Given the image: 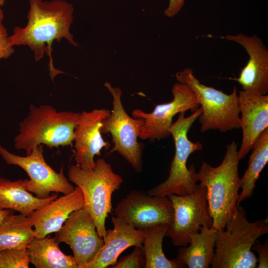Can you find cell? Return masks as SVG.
<instances>
[{"mask_svg": "<svg viewBox=\"0 0 268 268\" xmlns=\"http://www.w3.org/2000/svg\"><path fill=\"white\" fill-rule=\"evenodd\" d=\"M114 213L141 230L162 223L170 225L174 218L172 202L167 196H151L142 191L130 192L117 203Z\"/></svg>", "mask_w": 268, "mask_h": 268, "instance_id": "12", "label": "cell"}, {"mask_svg": "<svg viewBox=\"0 0 268 268\" xmlns=\"http://www.w3.org/2000/svg\"><path fill=\"white\" fill-rule=\"evenodd\" d=\"M0 155L7 164L17 165L26 172L30 179L23 180L24 187L38 198H47L52 193L66 195L74 189L65 177L63 167L58 173L46 162L41 144L26 156L12 153L0 144Z\"/></svg>", "mask_w": 268, "mask_h": 268, "instance_id": "9", "label": "cell"}, {"mask_svg": "<svg viewBox=\"0 0 268 268\" xmlns=\"http://www.w3.org/2000/svg\"><path fill=\"white\" fill-rule=\"evenodd\" d=\"M170 225L162 223L143 229V251L145 268H184L175 259L169 260L164 255L162 243Z\"/></svg>", "mask_w": 268, "mask_h": 268, "instance_id": "24", "label": "cell"}, {"mask_svg": "<svg viewBox=\"0 0 268 268\" xmlns=\"http://www.w3.org/2000/svg\"><path fill=\"white\" fill-rule=\"evenodd\" d=\"M84 200L81 189L76 186L64 195L34 211L28 216L35 237L43 238L58 231L73 211L81 209Z\"/></svg>", "mask_w": 268, "mask_h": 268, "instance_id": "17", "label": "cell"}, {"mask_svg": "<svg viewBox=\"0 0 268 268\" xmlns=\"http://www.w3.org/2000/svg\"><path fill=\"white\" fill-rule=\"evenodd\" d=\"M167 197L172 202L174 218L165 236L171 238L174 246H188L190 236L199 232L202 226L212 227L213 220L208 211L204 185L197 184L190 195L170 194Z\"/></svg>", "mask_w": 268, "mask_h": 268, "instance_id": "10", "label": "cell"}, {"mask_svg": "<svg viewBox=\"0 0 268 268\" xmlns=\"http://www.w3.org/2000/svg\"><path fill=\"white\" fill-rule=\"evenodd\" d=\"M177 81L188 85L193 91L202 113L198 118L202 133L218 130L222 133L240 129V116L237 89L230 94L202 84L192 69L186 67L177 72Z\"/></svg>", "mask_w": 268, "mask_h": 268, "instance_id": "7", "label": "cell"}, {"mask_svg": "<svg viewBox=\"0 0 268 268\" xmlns=\"http://www.w3.org/2000/svg\"><path fill=\"white\" fill-rule=\"evenodd\" d=\"M29 264L26 249H7L0 251V268H28Z\"/></svg>", "mask_w": 268, "mask_h": 268, "instance_id": "25", "label": "cell"}, {"mask_svg": "<svg viewBox=\"0 0 268 268\" xmlns=\"http://www.w3.org/2000/svg\"><path fill=\"white\" fill-rule=\"evenodd\" d=\"M6 0H0V24H2L4 18L3 12L1 9V6H3Z\"/></svg>", "mask_w": 268, "mask_h": 268, "instance_id": "31", "label": "cell"}, {"mask_svg": "<svg viewBox=\"0 0 268 268\" xmlns=\"http://www.w3.org/2000/svg\"><path fill=\"white\" fill-rule=\"evenodd\" d=\"M55 234L59 243L70 247L78 268H84L93 261L104 244L93 219L83 207L71 213Z\"/></svg>", "mask_w": 268, "mask_h": 268, "instance_id": "13", "label": "cell"}, {"mask_svg": "<svg viewBox=\"0 0 268 268\" xmlns=\"http://www.w3.org/2000/svg\"><path fill=\"white\" fill-rule=\"evenodd\" d=\"M201 113V107L187 117L185 116V112H180L177 120L171 124L169 132L174 141L175 152L170 165L169 175L164 181L147 191L149 196H184L194 192L198 182L197 172L193 164L187 168V163L189 156L201 150L202 145L199 142L189 140L188 133Z\"/></svg>", "mask_w": 268, "mask_h": 268, "instance_id": "6", "label": "cell"}, {"mask_svg": "<svg viewBox=\"0 0 268 268\" xmlns=\"http://www.w3.org/2000/svg\"><path fill=\"white\" fill-rule=\"evenodd\" d=\"M28 216L9 214L0 224V251L7 249H26L35 237Z\"/></svg>", "mask_w": 268, "mask_h": 268, "instance_id": "23", "label": "cell"}, {"mask_svg": "<svg viewBox=\"0 0 268 268\" xmlns=\"http://www.w3.org/2000/svg\"><path fill=\"white\" fill-rule=\"evenodd\" d=\"M28 22L23 27L16 26L13 34L8 36L10 44L27 46L33 52L36 62L46 54L49 57L50 75L55 76L63 71L56 69L53 65L52 48L53 42L66 39L74 46L78 44L70 32L74 8L71 3L64 0H29Z\"/></svg>", "mask_w": 268, "mask_h": 268, "instance_id": "1", "label": "cell"}, {"mask_svg": "<svg viewBox=\"0 0 268 268\" xmlns=\"http://www.w3.org/2000/svg\"><path fill=\"white\" fill-rule=\"evenodd\" d=\"M221 164L215 167L202 161L196 179L205 186L212 228L223 229L236 212L240 179L238 146L233 141L226 146Z\"/></svg>", "mask_w": 268, "mask_h": 268, "instance_id": "2", "label": "cell"}, {"mask_svg": "<svg viewBox=\"0 0 268 268\" xmlns=\"http://www.w3.org/2000/svg\"><path fill=\"white\" fill-rule=\"evenodd\" d=\"M112 229L103 237L104 244L95 258L84 268H105L116 264L119 255L129 247H143L144 232L136 229L123 219L113 216Z\"/></svg>", "mask_w": 268, "mask_h": 268, "instance_id": "18", "label": "cell"}, {"mask_svg": "<svg viewBox=\"0 0 268 268\" xmlns=\"http://www.w3.org/2000/svg\"><path fill=\"white\" fill-rule=\"evenodd\" d=\"M111 111L108 109H94L80 113L74 134V159L76 164L83 169L94 167L95 155H100L102 149L107 150L110 146L105 141L100 131L101 122Z\"/></svg>", "mask_w": 268, "mask_h": 268, "instance_id": "15", "label": "cell"}, {"mask_svg": "<svg viewBox=\"0 0 268 268\" xmlns=\"http://www.w3.org/2000/svg\"><path fill=\"white\" fill-rule=\"evenodd\" d=\"M248 161V166L240 179L237 205L252 197L256 188V182L260 173L268 162V128L264 130L256 141Z\"/></svg>", "mask_w": 268, "mask_h": 268, "instance_id": "22", "label": "cell"}, {"mask_svg": "<svg viewBox=\"0 0 268 268\" xmlns=\"http://www.w3.org/2000/svg\"><path fill=\"white\" fill-rule=\"evenodd\" d=\"M113 97V109L110 114L101 122V134L110 133L114 144L111 152L117 151L131 164L133 169L140 173L142 169L143 143L137 138L144 124V120L130 117L123 105L122 91L113 87L107 81L104 83Z\"/></svg>", "mask_w": 268, "mask_h": 268, "instance_id": "8", "label": "cell"}, {"mask_svg": "<svg viewBox=\"0 0 268 268\" xmlns=\"http://www.w3.org/2000/svg\"><path fill=\"white\" fill-rule=\"evenodd\" d=\"M12 212H13V210L10 209H0V224L2 222L4 219Z\"/></svg>", "mask_w": 268, "mask_h": 268, "instance_id": "30", "label": "cell"}, {"mask_svg": "<svg viewBox=\"0 0 268 268\" xmlns=\"http://www.w3.org/2000/svg\"><path fill=\"white\" fill-rule=\"evenodd\" d=\"M68 177L70 182L81 189L84 200L83 208L93 219L99 235L103 237L106 233V219L112 209V194L120 188L123 179L114 173L111 164L102 158L97 159L91 169L71 165Z\"/></svg>", "mask_w": 268, "mask_h": 268, "instance_id": "5", "label": "cell"}, {"mask_svg": "<svg viewBox=\"0 0 268 268\" xmlns=\"http://www.w3.org/2000/svg\"><path fill=\"white\" fill-rule=\"evenodd\" d=\"M223 39L236 43L244 48L249 60L237 78L243 90L266 95L268 92V49L256 35L228 34Z\"/></svg>", "mask_w": 268, "mask_h": 268, "instance_id": "14", "label": "cell"}, {"mask_svg": "<svg viewBox=\"0 0 268 268\" xmlns=\"http://www.w3.org/2000/svg\"><path fill=\"white\" fill-rule=\"evenodd\" d=\"M145 258L142 247H135L134 249L130 254L121 257L111 268H145Z\"/></svg>", "mask_w": 268, "mask_h": 268, "instance_id": "26", "label": "cell"}, {"mask_svg": "<svg viewBox=\"0 0 268 268\" xmlns=\"http://www.w3.org/2000/svg\"><path fill=\"white\" fill-rule=\"evenodd\" d=\"M79 117L80 113L58 112L50 105H31L28 115L19 124L14 147L29 155L41 144L50 148L71 145Z\"/></svg>", "mask_w": 268, "mask_h": 268, "instance_id": "4", "label": "cell"}, {"mask_svg": "<svg viewBox=\"0 0 268 268\" xmlns=\"http://www.w3.org/2000/svg\"><path fill=\"white\" fill-rule=\"evenodd\" d=\"M268 233V218L249 222L239 205L223 229L216 230L212 268H256L258 259L251 248L259 237Z\"/></svg>", "mask_w": 268, "mask_h": 268, "instance_id": "3", "label": "cell"}, {"mask_svg": "<svg viewBox=\"0 0 268 268\" xmlns=\"http://www.w3.org/2000/svg\"><path fill=\"white\" fill-rule=\"evenodd\" d=\"M13 47L9 42L6 28L2 24H0V61L7 59L14 53Z\"/></svg>", "mask_w": 268, "mask_h": 268, "instance_id": "27", "label": "cell"}, {"mask_svg": "<svg viewBox=\"0 0 268 268\" xmlns=\"http://www.w3.org/2000/svg\"><path fill=\"white\" fill-rule=\"evenodd\" d=\"M59 244L49 235L34 237L26 248L30 263L36 268H78L73 256L64 253Z\"/></svg>", "mask_w": 268, "mask_h": 268, "instance_id": "21", "label": "cell"}, {"mask_svg": "<svg viewBox=\"0 0 268 268\" xmlns=\"http://www.w3.org/2000/svg\"><path fill=\"white\" fill-rule=\"evenodd\" d=\"M172 92L171 101L157 105L150 113L138 109L133 110V118L144 121L138 138L151 140L167 138L171 135L169 129L176 114L188 110L194 112L199 108L196 95L188 85L177 81L173 84Z\"/></svg>", "mask_w": 268, "mask_h": 268, "instance_id": "11", "label": "cell"}, {"mask_svg": "<svg viewBox=\"0 0 268 268\" xmlns=\"http://www.w3.org/2000/svg\"><path fill=\"white\" fill-rule=\"evenodd\" d=\"M216 230L206 225L190 236L189 246L179 249L175 260L189 268H208L214 253Z\"/></svg>", "mask_w": 268, "mask_h": 268, "instance_id": "20", "label": "cell"}, {"mask_svg": "<svg viewBox=\"0 0 268 268\" xmlns=\"http://www.w3.org/2000/svg\"><path fill=\"white\" fill-rule=\"evenodd\" d=\"M186 0H169L167 8L164 14L168 17L172 18L176 15L183 8Z\"/></svg>", "mask_w": 268, "mask_h": 268, "instance_id": "29", "label": "cell"}, {"mask_svg": "<svg viewBox=\"0 0 268 268\" xmlns=\"http://www.w3.org/2000/svg\"><path fill=\"white\" fill-rule=\"evenodd\" d=\"M238 96L242 131V142L238 150L240 160L252 149L262 132L268 128V95L242 90Z\"/></svg>", "mask_w": 268, "mask_h": 268, "instance_id": "16", "label": "cell"}, {"mask_svg": "<svg viewBox=\"0 0 268 268\" xmlns=\"http://www.w3.org/2000/svg\"><path fill=\"white\" fill-rule=\"evenodd\" d=\"M251 249L258 253V268H268V239H266L263 244L257 240L253 244Z\"/></svg>", "mask_w": 268, "mask_h": 268, "instance_id": "28", "label": "cell"}, {"mask_svg": "<svg viewBox=\"0 0 268 268\" xmlns=\"http://www.w3.org/2000/svg\"><path fill=\"white\" fill-rule=\"evenodd\" d=\"M58 198L56 194L40 199L26 190L23 180L12 181L0 177V209H10L27 216Z\"/></svg>", "mask_w": 268, "mask_h": 268, "instance_id": "19", "label": "cell"}]
</instances>
